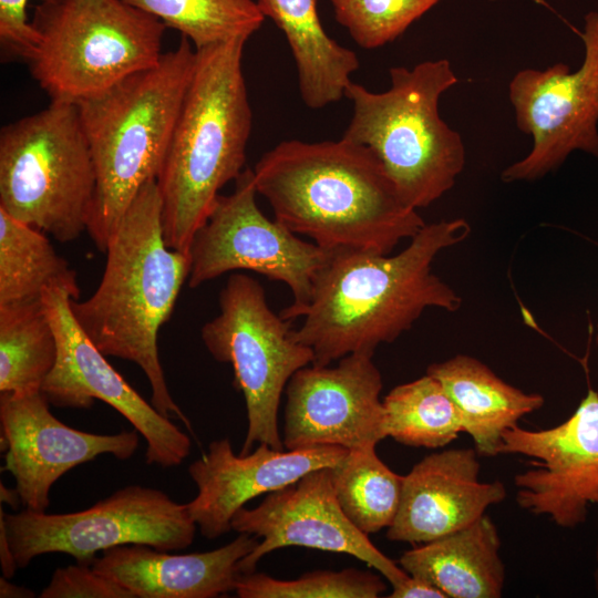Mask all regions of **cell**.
Listing matches in <instances>:
<instances>
[{"label": "cell", "mask_w": 598, "mask_h": 598, "mask_svg": "<svg viewBox=\"0 0 598 598\" xmlns=\"http://www.w3.org/2000/svg\"><path fill=\"white\" fill-rule=\"evenodd\" d=\"M463 218L425 224L399 254L331 251L311 297L297 315L293 337L313 352L315 365L352 353L374 354L409 330L427 308L460 309L461 297L432 271L435 257L467 238Z\"/></svg>", "instance_id": "obj_1"}, {"label": "cell", "mask_w": 598, "mask_h": 598, "mask_svg": "<svg viewBox=\"0 0 598 598\" xmlns=\"http://www.w3.org/2000/svg\"><path fill=\"white\" fill-rule=\"evenodd\" d=\"M252 173L275 219L328 251L388 255L425 225L375 154L344 137L283 141L260 157Z\"/></svg>", "instance_id": "obj_2"}, {"label": "cell", "mask_w": 598, "mask_h": 598, "mask_svg": "<svg viewBox=\"0 0 598 598\" xmlns=\"http://www.w3.org/2000/svg\"><path fill=\"white\" fill-rule=\"evenodd\" d=\"M105 254V269L94 293L84 301H71L74 318L105 355L143 370L152 389L151 403L162 415L188 425L169 393L157 337L188 279L190 258L165 241L156 179L134 197Z\"/></svg>", "instance_id": "obj_3"}, {"label": "cell", "mask_w": 598, "mask_h": 598, "mask_svg": "<svg viewBox=\"0 0 598 598\" xmlns=\"http://www.w3.org/2000/svg\"><path fill=\"white\" fill-rule=\"evenodd\" d=\"M246 40L196 50L186 91L156 183L167 246L188 254L219 190L244 172L252 112L243 72Z\"/></svg>", "instance_id": "obj_4"}, {"label": "cell", "mask_w": 598, "mask_h": 598, "mask_svg": "<svg viewBox=\"0 0 598 598\" xmlns=\"http://www.w3.org/2000/svg\"><path fill=\"white\" fill-rule=\"evenodd\" d=\"M196 56L182 35L154 66L78 103L96 176L87 233L103 252L140 189L158 176Z\"/></svg>", "instance_id": "obj_5"}, {"label": "cell", "mask_w": 598, "mask_h": 598, "mask_svg": "<svg viewBox=\"0 0 598 598\" xmlns=\"http://www.w3.org/2000/svg\"><path fill=\"white\" fill-rule=\"evenodd\" d=\"M390 79L384 92L350 82L344 97L353 113L342 137L375 154L409 206L427 207L454 186L465 165L461 134L439 113L441 96L458 80L447 59L392 66Z\"/></svg>", "instance_id": "obj_6"}, {"label": "cell", "mask_w": 598, "mask_h": 598, "mask_svg": "<svg viewBox=\"0 0 598 598\" xmlns=\"http://www.w3.org/2000/svg\"><path fill=\"white\" fill-rule=\"evenodd\" d=\"M39 44L28 61L51 97L78 104L162 58L166 25L122 0H56L35 6Z\"/></svg>", "instance_id": "obj_7"}, {"label": "cell", "mask_w": 598, "mask_h": 598, "mask_svg": "<svg viewBox=\"0 0 598 598\" xmlns=\"http://www.w3.org/2000/svg\"><path fill=\"white\" fill-rule=\"evenodd\" d=\"M96 189L78 104L51 101L2 127L0 209L61 243L87 230Z\"/></svg>", "instance_id": "obj_8"}, {"label": "cell", "mask_w": 598, "mask_h": 598, "mask_svg": "<svg viewBox=\"0 0 598 598\" xmlns=\"http://www.w3.org/2000/svg\"><path fill=\"white\" fill-rule=\"evenodd\" d=\"M219 308L200 336L216 361L233 367L234 386L245 399L248 426L239 454H248L256 443L282 451L281 394L290 378L313 362V352L295 339L290 321L269 308L262 286L248 275L229 276Z\"/></svg>", "instance_id": "obj_9"}, {"label": "cell", "mask_w": 598, "mask_h": 598, "mask_svg": "<svg viewBox=\"0 0 598 598\" xmlns=\"http://www.w3.org/2000/svg\"><path fill=\"white\" fill-rule=\"evenodd\" d=\"M4 523L20 569L50 553L69 554L79 564L92 565L99 551L120 545L185 549L193 544L197 527L187 504L142 485H127L79 512L47 514L25 508L4 513Z\"/></svg>", "instance_id": "obj_10"}, {"label": "cell", "mask_w": 598, "mask_h": 598, "mask_svg": "<svg viewBox=\"0 0 598 598\" xmlns=\"http://www.w3.org/2000/svg\"><path fill=\"white\" fill-rule=\"evenodd\" d=\"M229 195H219L190 244L188 286L196 288L226 272L250 270L286 283L292 303L280 316L292 321L308 305L313 280L330 252L299 238L259 209L254 173L245 168Z\"/></svg>", "instance_id": "obj_11"}, {"label": "cell", "mask_w": 598, "mask_h": 598, "mask_svg": "<svg viewBox=\"0 0 598 598\" xmlns=\"http://www.w3.org/2000/svg\"><path fill=\"white\" fill-rule=\"evenodd\" d=\"M585 56L578 70L556 63L523 69L508 95L519 131L533 137L530 152L501 174L505 183L533 182L557 169L574 151L598 158V12L585 17L579 33Z\"/></svg>", "instance_id": "obj_12"}, {"label": "cell", "mask_w": 598, "mask_h": 598, "mask_svg": "<svg viewBox=\"0 0 598 598\" xmlns=\"http://www.w3.org/2000/svg\"><path fill=\"white\" fill-rule=\"evenodd\" d=\"M42 300L58 346L55 364L41 386L48 402L62 409H90L95 400L103 401L144 437L147 464H182L190 453V439L111 365L74 318L71 296L53 289L45 291Z\"/></svg>", "instance_id": "obj_13"}, {"label": "cell", "mask_w": 598, "mask_h": 598, "mask_svg": "<svg viewBox=\"0 0 598 598\" xmlns=\"http://www.w3.org/2000/svg\"><path fill=\"white\" fill-rule=\"evenodd\" d=\"M498 454L533 458L514 477L519 507L563 528L585 524L589 507H598V392L588 389L575 412L556 426L507 429Z\"/></svg>", "instance_id": "obj_14"}, {"label": "cell", "mask_w": 598, "mask_h": 598, "mask_svg": "<svg viewBox=\"0 0 598 598\" xmlns=\"http://www.w3.org/2000/svg\"><path fill=\"white\" fill-rule=\"evenodd\" d=\"M331 468L311 471L297 482L266 494L257 507L237 511L231 529L261 538L239 563L241 574L254 571L268 553L299 546L351 555L377 569L392 587L409 578L343 513L336 497Z\"/></svg>", "instance_id": "obj_15"}, {"label": "cell", "mask_w": 598, "mask_h": 598, "mask_svg": "<svg viewBox=\"0 0 598 598\" xmlns=\"http://www.w3.org/2000/svg\"><path fill=\"white\" fill-rule=\"evenodd\" d=\"M372 357L348 354L336 367L311 364L290 378L285 389V448L336 445L351 451L375 447L386 437L382 377Z\"/></svg>", "instance_id": "obj_16"}, {"label": "cell", "mask_w": 598, "mask_h": 598, "mask_svg": "<svg viewBox=\"0 0 598 598\" xmlns=\"http://www.w3.org/2000/svg\"><path fill=\"white\" fill-rule=\"evenodd\" d=\"M41 391L0 395L1 451L22 505L45 512L52 485L73 467L111 454L125 461L138 447L134 429L116 434L80 431L56 419Z\"/></svg>", "instance_id": "obj_17"}, {"label": "cell", "mask_w": 598, "mask_h": 598, "mask_svg": "<svg viewBox=\"0 0 598 598\" xmlns=\"http://www.w3.org/2000/svg\"><path fill=\"white\" fill-rule=\"evenodd\" d=\"M347 453L336 445L279 451L260 443L248 454L236 455L228 437L215 440L188 466L197 487L188 512L200 534L215 539L231 530L234 515L248 501L283 488L311 471L333 467Z\"/></svg>", "instance_id": "obj_18"}, {"label": "cell", "mask_w": 598, "mask_h": 598, "mask_svg": "<svg viewBox=\"0 0 598 598\" xmlns=\"http://www.w3.org/2000/svg\"><path fill=\"white\" fill-rule=\"evenodd\" d=\"M474 448H451L426 455L403 476L401 502L391 542L424 544L463 529L502 503L501 481L482 482Z\"/></svg>", "instance_id": "obj_19"}, {"label": "cell", "mask_w": 598, "mask_h": 598, "mask_svg": "<svg viewBox=\"0 0 598 598\" xmlns=\"http://www.w3.org/2000/svg\"><path fill=\"white\" fill-rule=\"evenodd\" d=\"M258 544L259 538L247 533L219 548L182 555L127 544L105 549L91 566L135 598H215L235 591L239 563Z\"/></svg>", "instance_id": "obj_20"}, {"label": "cell", "mask_w": 598, "mask_h": 598, "mask_svg": "<svg viewBox=\"0 0 598 598\" xmlns=\"http://www.w3.org/2000/svg\"><path fill=\"white\" fill-rule=\"evenodd\" d=\"M496 525L484 514L470 526L405 551L399 565L451 598H498L505 584Z\"/></svg>", "instance_id": "obj_21"}, {"label": "cell", "mask_w": 598, "mask_h": 598, "mask_svg": "<svg viewBox=\"0 0 598 598\" xmlns=\"http://www.w3.org/2000/svg\"><path fill=\"white\" fill-rule=\"evenodd\" d=\"M426 373L442 384L456 405L463 432L473 439L478 455H497L503 433L545 403L542 394L508 384L467 354L432 363Z\"/></svg>", "instance_id": "obj_22"}, {"label": "cell", "mask_w": 598, "mask_h": 598, "mask_svg": "<svg viewBox=\"0 0 598 598\" xmlns=\"http://www.w3.org/2000/svg\"><path fill=\"white\" fill-rule=\"evenodd\" d=\"M283 32L291 50L303 103L321 109L340 101L360 64L357 54L326 32L318 0H257Z\"/></svg>", "instance_id": "obj_23"}, {"label": "cell", "mask_w": 598, "mask_h": 598, "mask_svg": "<svg viewBox=\"0 0 598 598\" xmlns=\"http://www.w3.org/2000/svg\"><path fill=\"white\" fill-rule=\"evenodd\" d=\"M81 293L75 270L61 257L43 231L0 209V306L42 300L45 291Z\"/></svg>", "instance_id": "obj_24"}, {"label": "cell", "mask_w": 598, "mask_h": 598, "mask_svg": "<svg viewBox=\"0 0 598 598\" xmlns=\"http://www.w3.org/2000/svg\"><path fill=\"white\" fill-rule=\"evenodd\" d=\"M56 355V339L43 300L0 306L1 393L41 391Z\"/></svg>", "instance_id": "obj_25"}, {"label": "cell", "mask_w": 598, "mask_h": 598, "mask_svg": "<svg viewBox=\"0 0 598 598\" xmlns=\"http://www.w3.org/2000/svg\"><path fill=\"white\" fill-rule=\"evenodd\" d=\"M382 402L385 435L400 444L439 448L463 432L456 405L442 384L427 373L394 386Z\"/></svg>", "instance_id": "obj_26"}, {"label": "cell", "mask_w": 598, "mask_h": 598, "mask_svg": "<svg viewBox=\"0 0 598 598\" xmlns=\"http://www.w3.org/2000/svg\"><path fill=\"white\" fill-rule=\"evenodd\" d=\"M331 471L338 503L357 528L369 535L392 525L403 476L380 460L375 447L348 451Z\"/></svg>", "instance_id": "obj_27"}, {"label": "cell", "mask_w": 598, "mask_h": 598, "mask_svg": "<svg viewBox=\"0 0 598 598\" xmlns=\"http://www.w3.org/2000/svg\"><path fill=\"white\" fill-rule=\"evenodd\" d=\"M186 37L194 49L248 40L266 17L254 0H122Z\"/></svg>", "instance_id": "obj_28"}, {"label": "cell", "mask_w": 598, "mask_h": 598, "mask_svg": "<svg viewBox=\"0 0 598 598\" xmlns=\"http://www.w3.org/2000/svg\"><path fill=\"white\" fill-rule=\"evenodd\" d=\"M385 590L380 576L353 568L316 570L291 580L251 571L239 576L235 589L240 598H377Z\"/></svg>", "instance_id": "obj_29"}, {"label": "cell", "mask_w": 598, "mask_h": 598, "mask_svg": "<svg viewBox=\"0 0 598 598\" xmlns=\"http://www.w3.org/2000/svg\"><path fill=\"white\" fill-rule=\"evenodd\" d=\"M441 0H330L337 22L365 50L381 48Z\"/></svg>", "instance_id": "obj_30"}, {"label": "cell", "mask_w": 598, "mask_h": 598, "mask_svg": "<svg viewBox=\"0 0 598 598\" xmlns=\"http://www.w3.org/2000/svg\"><path fill=\"white\" fill-rule=\"evenodd\" d=\"M40 598H135L116 581L96 573L91 565L76 564L54 570Z\"/></svg>", "instance_id": "obj_31"}, {"label": "cell", "mask_w": 598, "mask_h": 598, "mask_svg": "<svg viewBox=\"0 0 598 598\" xmlns=\"http://www.w3.org/2000/svg\"><path fill=\"white\" fill-rule=\"evenodd\" d=\"M51 2L56 0H40ZM29 0H0V42L9 54L27 62L39 44V34L27 18Z\"/></svg>", "instance_id": "obj_32"}, {"label": "cell", "mask_w": 598, "mask_h": 598, "mask_svg": "<svg viewBox=\"0 0 598 598\" xmlns=\"http://www.w3.org/2000/svg\"><path fill=\"white\" fill-rule=\"evenodd\" d=\"M390 598H445V595L429 581L409 576L400 585L392 587Z\"/></svg>", "instance_id": "obj_33"}, {"label": "cell", "mask_w": 598, "mask_h": 598, "mask_svg": "<svg viewBox=\"0 0 598 598\" xmlns=\"http://www.w3.org/2000/svg\"><path fill=\"white\" fill-rule=\"evenodd\" d=\"M0 564L2 576L8 579L12 578L18 569V566L7 533L2 505L0 506Z\"/></svg>", "instance_id": "obj_34"}, {"label": "cell", "mask_w": 598, "mask_h": 598, "mask_svg": "<svg viewBox=\"0 0 598 598\" xmlns=\"http://www.w3.org/2000/svg\"><path fill=\"white\" fill-rule=\"evenodd\" d=\"M35 592L24 586H19L9 581L8 578L0 577V598H33Z\"/></svg>", "instance_id": "obj_35"}, {"label": "cell", "mask_w": 598, "mask_h": 598, "mask_svg": "<svg viewBox=\"0 0 598 598\" xmlns=\"http://www.w3.org/2000/svg\"><path fill=\"white\" fill-rule=\"evenodd\" d=\"M0 501L1 504H7L13 509H18L19 505L22 504L20 493L17 487L10 488L0 483Z\"/></svg>", "instance_id": "obj_36"}, {"label": "cell", "mask_w": 598, "mask_h": 598, "mask_svg": "<svg viewBox=\"0 0 598 598\" xmlns=\"http://www.w3.org/2000/svg\"><path fill=\"white\" fill-rule=\"evenodd\" d=\"M596 569L594 571V584H595V589H596V592L598 595V539H597V546H596Z\"/></svg>", "instance_id": "obj_37"}, {"label": "cell", "mask_w": 598, "mask_h": 598, "mask_svg": "<svg viewBox=\"0 0 598 598\" xmlns=\"http://www.w3.org/2000/svg\"><path fill=\"white\" fill-rule=\"evenodd\" d=\"M596 344L598 347V322H597V330H596Z\"/></svg>", "instance_id": "obj_38"}]
</instances>
